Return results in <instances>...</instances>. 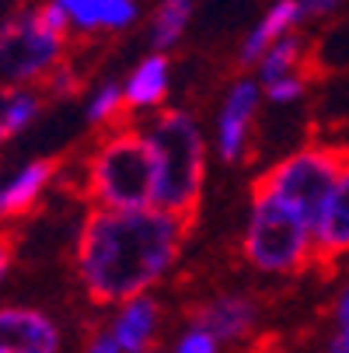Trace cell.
<instances>
[{"mask_svg": "<svg viewBox=\"0 0 349 353\" xmlns=\"http://www.w3.org/2000/svg\"><path fill=\"white\" fill-rule=\"evenodd\" d=\"M325 353H349V322L335 325V332H332V339H328Z\"/></svg>", "mask_w": 349, "mask_h": 353, "instance_id": "cell-25", "label": "cell"}, {"mask_svg": "<svg viewBox=\"0 0 349 353\" xmlns=\"http://www.w3.org/2000/svg\"><path fill=\"white\" fill-rule=\"evenodd\" d=\"M8 270H11V241L0 238V280L8 276Z\"/></svg>", "mask_w": 349, "mask_h": 353, "instance_id": "cell-26", "label": "cell"}, {"mask_svg": "<svg viewBox=\"0 0 349 353\" xmlns=\"http://www.w3.org/2000/svg\"><path fill=\"white\" fill-rule=\"evenodd\" d=\"M154 165V207L189 217L203 196L210 143L199 119L185 109H161L143 130Z\"/></svg>", "mask_w": 349, "mask_h": 353, "instance_id": "cell-2", "label": "cell"}, {"mask_svg": "<svg viewBox=\"0 0 349 353\" xmlns=\"http://www.w3.org/2000/svg\"><path fill=\"white\" fill-rule=\"evenodd\" d=\"M189 4H192V0H189Z\"/></svg>", "mask_w": 349, "mask_h": 353, "instance_id": "cell-29", "label": "cell"}, {"mask_svg": "<svg viewBox=\"0 0 349 353\" xmlns=\"http://www.w3.org/2000/svg\"><path fill=\"white\" fill-rule=\"evenodd\" d=\"M304 91H308V77L304 74H290V77H279L273 84H262L266 102H273V105H293V102H301Z\"/></svg>", "mask_w": 349, "mask_h": 353, "instance_id": "cell-20", "label": "cell"}, {"mask_svg": "<svg viewBox=\"0 0 349 353\" xmlns=\"http://www.w3.org/2000/svg\"><path fill=\"white\" fill-rule=\"evenodd\" d=\"M189 18H192L189 0H165V4L154 11V21H151V49L154 53H168L171 46L182 42V35L189 28Z\"/></svg>", "mask_w": 349, "mask_h": 353, "instance_id": "cell-18", "label": "cell"}, {"mask_svg": "<svg viewBox=\"0 0 349 353\" xmlns=\"http://www.w3.org/2000/svg\"><path fill=\"white\" fill-rule=\"evenodd\" d=\"M74 32H126L140 8L136 0H53Z\"/></svg>", "mask_w": 349, "mask_h": 353, "instance_id": "cell-14", "label": "cell"}, {"mask_svg": "<svg viewBox=\"0 0 349 353\" xmlns=\"http://www.w3.org/2000/svg\"><path fill=\"white\" fill-rule=\"evenodd\" d=\"M244 259L252 270L266 276H286L304 270L315 252V224L301 217L293 207L279 203L269 192H252V207H248L244 234H241Z\"/></svg>", "mask_w": 349, "mask_h": 353, "instance_id": "cell-4", "label": "cell"}, {"mask_svg": "<svg viewBox=\"0 0 349 353\" xmlns=\"http://www.w3.org/2000/svg\"><path fill=\"white\" fill-rule=\"evenodd\" d=\"M192 325L207 329L217 343H241L259 325V305L248 294H217L195 308Z\"/></svg>", "mask_w": 349, "mask_h": 353, "instance_id": "cell-9", "label": "cell"}, {"mask_svg": "<svg viewBox=\"0 0 349 353\" xmlns=\"http://www.w3.org/2000/svg\"><path fill=\"white\" fill-rule=\"evenodd\" d=\"M262 102L266 94L255 77H241L224 91V102L213 123V150L220 161H241L248 154V140H252V126Z\"/></svg>", "mask_w": 349, "mask_h": 353, "instance_id": "cell-7", "label": "cell"}, {"mask_svg": "<svg viewBox=\"0 0 349 353\" xmlns=\"http://www.w3.org/2000/svg\"><path fill=\"white\" fill-rule=\"evenodd\" d=\"M342 8V0H301V14L304 18H328Z\"/></svg>", "mask_w": 349, "mask_h": 353, "instance_id": "cell-23", "label": "cell"}, {"mask_svg": "<svg viewBox=\"0 0 349 353\" xmlns=\"http://www.w3.org/2000/svg\"><path fill=\"white\" fill-rule=\"evenodd\" d=\"M171 91V63L165 53H147L123 81L129 112H161Z\"/></svg>", "mask_w": 349, "mask_h": 353, "instance_id": "cell-13", "label": "cell"}, {"mask_svg": "<svg viewBox=\"0 0 349 353\" xmlns=\"http://www.w3.org/2000/svg\"><path fill=\"white\" fill-rule=\"evenodd\" d=\"M60 325L39 308H0V353H60Z\"/></svg>", "mask_w": 349, "mask_h": 353, "instance_id": "cell-8", "label": "cell"}, {"mask_svg": "<svg viewBox=\"0 0 349 353\" xmlns=\"http://www.w3.org/2000/svg\"><path fill=\"white\" fill-rule=\"evenodd\" d=\"M248 353H266V350H248Z\"/></svg>", "mask_w": 349, "mask_h": 353, "instance_id": "cell-27", "label": "cell"}, {"mask_svg": "<svg viewBox=\"0 0 349 353\" xmlns=\"http://www.w3.org/2000/svg\"><path fill=\"white\" fill-rule=\"evenodd\" d=\"M171 353H220V343L207 332V329H199V325H189L185 332H178Z\"/></svg>", "mask_w": 349, "mask_h": 353, "instance_id": "cell-21", "label": "cell"}, {"mask_svg": "<svg viewBox=\"0 0 349 353\" xmlns=\"http://www.w3.org/2000/svg\"><path fill=\"white\" fill-rule=\"evenodd\" d=\"M123 112H129V109H126V94H123L119 81H102L91 88L87 102H84V116L91 126H116L123 119Z\"/></svg>", "mask_w": 349, "mask_h": 353, "instance_id": "cell-19", "label": "cell"}, {"mask_svg": "<svg viewBox=\"0 0 349 353\" xmlns=\"http://www.w3.org/2000/svg\"><path fill=\"white\" fill-rule=\"evenodd\" d=\"M45 81H49V88H53V94H74L81 88V77H77V70L70 63H60Z\"/></svg>", "mask_w": 349, "mask_h": 353, "instance_id": "cell-22", "label": "cell"}, {"mask_svg": "<svg viewBox=\"0 0 349 353\" xmlns=\"http://www.w3.org/2000/svg\"><path fill=\"white\" fill-rule=\"evenodd\" d=\"M105 332L116 339V346L123 353L154 350V339L161 332V305L151 294L129 297V301H123V305H116Z\"/></svg>", "mask_w": 349, "mask_h": 353, "instance_id": "cell-11", "label": "cell"}, {"mask_svg": "<svg viewBox=\"0 0 349 353\" xmlns=\"http://www.w3.org/2000/svg\"><path fill=\"white\" fill-rule=\"evenodd\" d=\"M304 21L301 14V0H276V4L266 8V14L255 21V28L244 35L241 42V63L244 67H255L262 60V53L269 46H276L279 39L293 35V28Z\"/></svg>", "mask_w": 349, "mask_h": 353, "instance_id": "cell-15", "label": "cell"}, {"mask_svg": "<svg viewBox=\"0 0 349 353\" xmlns=\"http://www.w3.org/2000/svg\"><path fill=\"white\" fill-rule=\"evenodd\" d=\"M67 32L70 21L53 0L0 21V74L11 88H28V81L49 77L63 63Z\"/></svg>", "mask_w": 349, "mask_h": 353, "instance_id": "cell-5", "label": "cell"}, {"mask_svg": "<svg viewBox=\"0 0 349 353\" xmlns=\"http://www.w3.org/2000/svg\"><path fill=\"white\" fill-rule=\"evenodd\" d=\"M84 189L94 207L140 210L154 207V165L140 130H112L87 158Z\"/></svg>", "mask_w": 349, "mask_h": 353, "instance_id": "cell-3", "label": "cell"}, {"mask_svg": "<svg viewBox=\"0 0 349 353\" xmlns=\"http://www.w3.org/2000/svg\"><path fill=\"white\" fill-rule=\"evenodd\" d=\"M301 63H304V39L301 35H286V39H279L276 46H269L262 53V60L255 63V81L259 84H273L279 77L301 74Z\"/></svg>", "mask_w": 349, "mask_h": 353, "instance_id": "cell-17", "label": "cell"}, {"mask_svg": "<svg viewBox=\"0 0 349 353\" xmlns=\"http://www.w3.org/2000/svg\"><path fill=\"white\" fill-rule=\"evenodd\" d=\"M84 353H123V350L116 346V339H112L109 332H98V336H91V339H87Z\"/></svg>", "mask_w": 349, "mask_h": 353, "instance_id": "cell-24", "label": "cell"}, {"mask_svg": "<svg viewBox=\"0 0 349 353\" xmlns=\"http://www.w3.org/2000/svg\"><path fill=\"white\" fill-rule=\"evenodd\" d=\"M315 252L328 263L349 256V161L315 221Z\"/></svg>", "mask_w": 349, "mask_h": 353, "instance_id": "cell-12", "label": "cell"}, {"mask_svg": "<svg viewBox=\"0 0 349 353\" xmlns=\"http://www.w3.org/2000/svg\"><path fill=\"white\" fill-rule=\"evenodd\" d=\"M143 353H158V350H143Z\"/></svg>", "mask_w": 349, "mask_h": 353, "instance_id": "cell-28", "label": "cell"}, {"mask_svg": "<svg viewBox=\"0 0 349 353\" xmlns=\"http://www.w3.org/2000/svg\"><path fill=\"white\" fill-rule=\"evenodd\" d=\"M189 217L140 207L105 210L94 207L77 234L74 263L84 290L102 305H123L129 297L151 294L178 263Z\"/></svg>", "mask_w": 349, "mask_h": 353, "instance_id": "cell-1", "label": "cell"}, {"mask_svg": "<svg viewBox=\"0 0 349 353\" xmlns=\"http://www.w3.org/2000/svg\"><path fill=\"white\" fill-rule=\"evenodd\" d=\"M53 179H56V165L45 158H32L0 172V221L35 210L42 203L45 189L53 185Z\"/></svg>", "mask_w": 349, "mask_h": 353, "instance_id": "cell-10", "label": "cell"}, {"mask_svg": "<svg viewBox=\"0 0 349 353\" xmlns=\"http://www.w3.org/2000/svg\"><path fill=\"white\" fill-rule=\"evenodd\" d=\"M42 102L32 88H8L0 91V147L11 137H18L21 130H28L39 116Z\"/></svg>", "mask_w": 349, "mask_h": 353, "instance_id": "cell-16", "label": "cell"}, {"mask_svg": "<svg viewBox=\"0 0 349 353\" xmlns=\"http://www.w3.org/2000/svg\"><path fill=\"white\" fill-rule=\"evenodd\" d=\"M346 154L339 147H325V143H311V147H301L293 154L279 158L259 182L255 189L259 192H269L276 196L279 203L293 207L301 217H308L311 224L318 221L321 207L328 192L335 189L342 168H346Z\"/></svg>", "mask_w": 349, "mask_h": 353, "instance_id": "cell-6", "label": "cell"}]
</instances>
